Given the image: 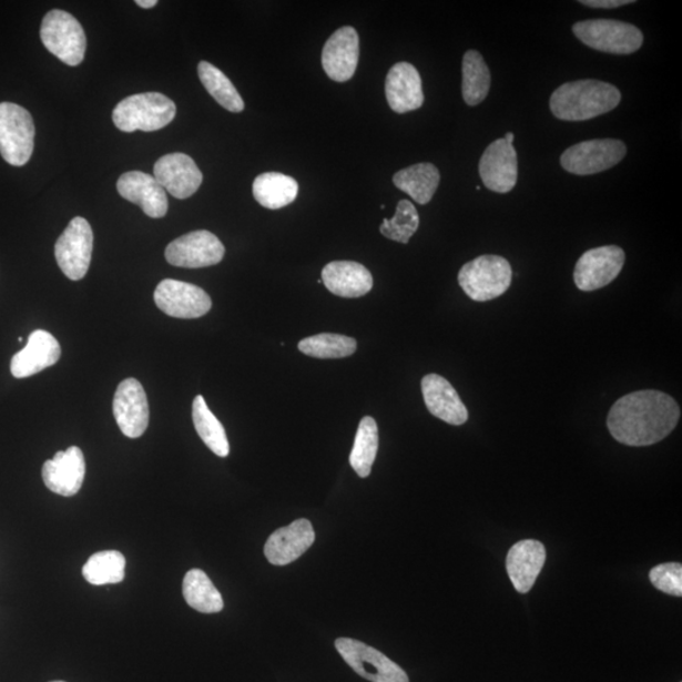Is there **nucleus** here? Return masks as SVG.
<instances>
[{
    "label": "nucleus",
    "instance_id": "29",
    "mask_svg": "<svg viewBox=\"0 0 682 682\" xmlns=\"http://www.w3.org/2000/svg\"><path fill=\"white\" fill-rule=\"evenodd\" d=\"M490 71L481 54L470 50L462 58V98L469 106L483 102L490 89Z\"/></svg>",
    "mask_w": 682,
    "mask_h": 682
},
{
    "label": "nucleus",
    "instance_id": "40",
    "mask_svg": "<svg viewBox=\"0 0 682 682\" xmlns=\"http://www.w3.org/2000/svg\"><path fill=\"white\" fill-rule=\"evenodd\" d=\"M18 342H20V343H22V342H23L22 336H20V338H18Z\"/></svg>",
    "mask_w": 682,
    "mask_h": 682
},
{
    "label": "nucleus",
    "instance_id": "39",
    "mask_svg": "<svg viewBox=\"0 0 682 682\" xmlns=\"http://www.w3.org/2000/svg\"><path fill=\"white\" fill-rule=\"evenodd\" d=\"M505 140H506L508 143L513 144V141H515V134H513L512 132H508V133L505 135Z\"/></svg>",
    "mask_w": 682,
    "mask_h": 682
},
{
    "label": "nucleus",
    "instance_id": "26",
    "mask_svg": "<svg viewBox=\"0 0 682 682\" xmlns=\"http://www.w3.org/2000/svg\"><path fill=\"white\" fill-rule=\"evenodd\" d=\"M397 189L411 196L417 204L431 202L440 184V172L432 163H418L398 171L394 176Z\"/></svg>",
    "mask_w": 682,
    "mask_h": 682
},
{
    "label": "nucleus",
    "instance_id": "24",
    "mask_svg": "<svg viewBox=\"0 0 682 682\" xmlns=\"http://www.w3.org/2000/svg\"><path fill=\"white\" fill-rule=\"evenodd\" d=\"M546 550L540 541L523 540L509 550L507 571L518 593L526 594L532 589L544 566Z\"/></svg>",
    "mask_w": 682,
    "mask_h": 682
},
{
    "label": "nucleus",
    "instance_id": "18",
    "mask_svg": "<svg viewBox=\"0 0 682 682\" xmlns=\"http://www.w3.org/2000/svg\"><path fill=\"white\" fill-rule=\"evenodd\" d=\"M359 35L353 27H342L330 35L323 50V68L326 75L345 83L356 74L359 62Z\"/></svg>",
    "mask_w": 682,
    "mask_h": 682
},
{
    "label": "nucleus",
    "instance_id": "23",
    "mask_svg": "<svg viewBox=\"0 0 682 682\" xmlns=\"http://www.w3.org/2000/svg\"><path fill=\"white\" fill-rule=\"evenodd\" d=\"M425 405L441 421L460 426L468 421V409L450 381L439 375H427L421 380Z\"/></svg>",
    "mask_w": 682,
    "mask_h": 682
},
{
    "label": "nucleus",
    "instance_id": "22",
    "mask_svg": "<svg viewBox=\"0 0 682 682\" xmlns=\"http://www.w3.org/2000/svg\"><path fill=\"white\" fill-rule=\"evenodd\" d=\"M60 357L61 347L57 338L49 332L34 330L26 347L12 358L11 371L18 379L29 378L54 366Z\"/></svg>",
    "mask_w": 682,
    "mask_h": 682
},
{
    "label": "nucleus",
    "instance_id": "2",
    "mask_svg": "<svg viewBox=\"0 0 682 682\" xmlns=\"http://www.w3.org/2000/svg\"><path fill=\"white\" fill-rule=\"evenodd\" d=\"M621 91L599 80H578L553 91L550 109L560 121L583 122L612 112L621 103Z\"/></svg>",
    "mask_w": 682,
    "mask_h": 682
},
{
    "label": "nucleus",
    "instance_id": "14",
    "mask_svg": "<svg viewBox=\"0 0 682 682\" xmlns=\"http://www.w3.org/2000/svg\"><path fill=\"white\" fill-rule=\"evenodd\" d=\"M113 413L121 431L130 439L141 438L150 424L147 395L140 380L124 379L118 386L113 401Z\"/></svg>",
    "mask_w": 682,
    "mask_h": 682
},
{
    "label": "nucleus",
    "instance_id": "11",
    "mask_svg": "<svg viewBox=\"0 0 682 682\" xmlns=\"http://www.w3.org/2000/svg\"><path fill=\"white\" fill-rule=\"evenodd\" d=\"M224 244L211 232L196 231L180 236L167 245L165 256L170 265L181 268H204L224 258Z\"/></svg>",
    "mask_w": 682,
    "mask_h": 682
},
{
    "label": "nucleus",
    "instance_id": "8",
    "mask_svg": "<svg viewBox=\"0 0 682 682\" xmlns=\"http://www.w3.org/2000/svg\"><path fill=\"white\" fill-rule=\"evenodd\" d=\"M627 154V145L620 140H591L571 145L562 153L563 170L577 176H589L611 170Z\"/></svg>",
    "mask_w": 682,
    "mask_h": 682
},
{
    "label": "nucleus",
    "instance_id": "10",
    "mask_svg": "<svg viewBox=\"0 0 682 682\" xmlns=\"http://www.w3.org/2000/svg\"><path fill=\"white\" fill-rule=\"evenodd\" d=\"M335 648L357 674L371 682H409L403 668L386 654L358 640L342 637Z\"/></svg>",
    "mask_w": 682,
    "mask_h": 682
},
{
    "label": "nucleus",
    "instance_id": "21",
    "mask_svg": "<svg viewBox=\"0 0 682 682\" xmlns=\"http://www.w3.org/2000/svg\"><path fill=\"white\" fill-rule=\"evenodd\" d=\"M386 98L390 109L398 114L414 112L423 106V80L411 63L398 62L390 68L386 79Z\"/></svg>",
    "mask_w": 682,
    "mask_h": 682
},
{
    "label": "nucleus",
    "instance_id": "3",
    "mask_svg": "<svg viewBox=\"0 0 682 682\" xmlns=\"http://www.w3.org/2000/svg\"><path fill=\"white\" fill-rule=\"evenodd\" d=\"M175 116L176 104L160 93L125 98L113 111V122L116 129L126 133L154 132L165 129Z\"/></svg>",
    "mask_w": 682,
    "mask_h": 682
},
{
    "label": "nucleus",
    "instance_id": "27",
    "mask_svg": "<svg viewBox=\"0 0 682 682\" xmlns=\"http://www.w3.org/2000/svg\"><path fill=\"white\" fill-rule=\"evenodd\" d=\"M298 195V184L293 177L278 172H266L253 182V196L263 207L277 211L294 203Z\"/></svg>",
    "mask_w": 682,
    "mask_h": 682
},
{
    "label": "nucleus",
    "instance_id": "1",
    "mask_svg": "<svg viewBox=\"0 0 682 682\" xmlns=\"http://www.w3.org/2000/svg\"><path fill=\"white\" fill-rule=\"evenodd\" d=\"M681 416L674 398L660 390H637L618 399L609 411L607 426L613 438L627 447H650L675 430Z\"/></svg>",
    "mask_w": 682,
    "mask_h": 682
},
{
    "label": "nucleus",
    "instance_id": "5",
    "mask_svg": "<svg viewBox=\"0 0 682 682\" xmlns=\"http://www.w3.org/2000/svg\"><path fill=\"white\" fill-rule=\"evenodd\" d=\"M44 48L69 67L83 62L86 51V34L74 16L53 9L44 16L41 24Z\"/></svg>",
    "mask_w": 682,
    "mask_h": 682
},
{
    "label": "nucleus",
    "instance_id": "13",
    "mask_svg": "<svg viewBox=\"0 0 682 682\" xmlns=\"http://www.w3.org/2000/svg\"><path fill=\"white\" fill-rule=\"evenodd\" d=\"M162 313L177 318H197L211 312L212 298L203 288L176 279H163L154 291Z\"/></svg>",
    "mask_w": 682,
    "mask_h": 682
},
{
    "label": "nucleus",
    "instance_id": "33",
    "mask_svg": "<svg viewBox=\"0 0 682 682\" xmlns=\"http://www.w3.org/2000/svg\"><path fill=\"white\" fill-rule=\"evenodd\" d=\"M378 447L379 435L375 418L369 416L362 418L349 458L352 468L360 478H367L370 475Z\"/></svg>",
    "mask_w": 682,
    "mask_h": 682
},
{
    "label": "nucleus",
    "instance_id": "12",
    "mask_svg": "<svg viewBox=\"0 0 682 682\" xmlns=\"http://www.w3.org/2000/svg\"><path fill=\"white\" fill-rule=\"evenodd\" d=\"M625 262V253L617 245L593 248L583 254L577 262L574 282L584 293L600 289L613 282L620 275Z\"/></svg>",
    "mask_w": 682,
    "mask_h": 682
},
{
    "label": "nucleus",
    "instance_id": "15",
    "mask_svg": "<svg viewBox=\"0 0 682 682\" xmlns=\"http://www.w3.org/2000/svg\"><path fill=\"white\" fill-rule=\"evenodd\" d=\"M86 464L83 451L71 447L59 451L51 460L43 464V483L51 492L62 497H72L84 485Z\"/></svg>",
    "mask_w": 682,
    "mask_h": 682
},
{
    "label": "nucleus",
    "instance_id": "17",
    "mask_svg": "<svg viewBox=\"0 0 682 682\" xmlns=\"http://www.w3.org/2000/svg\"><path fill=\"white\" fill-rule=\"evenodd\" d=\"M153 172L159 184L180 200L193 196L203 184L202 171L195 161L184 153H171L161 157Z\"/></svg>",
    "mask_w": 682,
    "mask_h": 682
},
{
    "label": "nucleus",
    "instance_id": "25",
    "mask_svg": "<svg viewBox=\"0 0 682 682\" xmlns=\"http://www.w3.org/2000/svg\"><path fill=\"white\" fill-rule=\"evenodd\" d=\"M323 282L332 294L344 298H358L370 293L371 273L353 261H335L323 269Z\"/></svg>",
    "mask_w": 682,
    "mask_h": 682
},
{
    "label": "nucleus",
    "instance_id": "19",
    "mask_svg": "<svg viewBox=\"0 0 682 682\" xmlns=\"http://www.w3.org/2000/svg\"><path fill=\"white\" fill-rule=\"evenodd\" d=\"M314 542V527L302 518L273 532L265 544V554L272 566L285 567L302 558Z\"/></svg>",
    "mask_w": 682,
    "mask_h": 682
},
{
    "label": "nucleus",
    "instance_id": "36",
    "mask_svg": "<svg viewBox=\"0 0 682 682\" xmlns=\"http://www.w3.org/2000/svg\"><path fill=\"white\" fill-rule=\"evenodd\" d=\"M654 588L669 596L682 597V567L679 562L661 563L650 571Z\"/></svg>",
    "mask_w": 682,
    "mask_h": 682
},
{
    "label": "nucleus",
    "instance_id": "34",
    "mask_svg": "<svg viewBox=\"0 0 682 682\" xmlns=\"http://www.w3.org/2000/svg\"><path fill=\"white\" fill-rule=\"evenodd\" d=\"M298 349L317 359H339L353 356L357 350V342L349 336L325 333L299 342Z\"/></svg>",
    "mask_w": 682,
    "mask_h": 682
},
{
    "label": "nucleus",
    "instance_id": "38",
    "mask_svg": "<svg viewBox=\"0 0 682 682\" xmlns=\"http://www.w3.org/2000/svg\"><path fill=\"white\" fill-rule=\"evenodd\" d=\"M135 4L144 9H150L157 6V0H136Z\"/></svg>",
    "mask_w": 682,
    "mask_h": 682
},
{
    "label": "nucleus",
    "instance_id": "6",
    "mask_svg": "<svg viewBox=\"0 0 682 682\" xmlns=\"http://www.w3.org/2000/svg\"><path fill=\"white\" fill-rule=\"evenodd\" d=\"M35 129L27 109L0 103V154L9 165L24 166L32 157Z\"/></svg>",
    "mask_w": 682,
    "mask_h": 682
},
{
    "label": "nucleus",
    "instance_id": "35",
    "mask_svg": "<svg viewBox=\"0 0 682 682\" xmlns=\"http://www.w3.org/2000/svg\"><path fill=\"white\" fill-rule=\"evenodd\" d=\"M420 226V216L409 200H401L393 220H385L379 231L390 241L407 244Z\"/></svg>",
    "mask_w": 682,
    "mask_h": 682
},
{
    "label": "nucleus",
    "instance_id": "9",
    "mask_svg": "<svg viewBox=\"0 0 682 682\" xmlns=\"http://www.w3.org/2000/svg\"><path fill=\"white\" fill-rule=\"evenodd\" d=\"M93 247L94 234L89 222L84 217H74L54 245V257L63 275L71 281L83 279L90 267Z\"/></svg>",
    "mask_w": 682,
    "mask_h": 682
},
{
    "label": "nucleus",
    "instance_id": "41",
    "mask_svg": "<svg viewBox=\"0 0 682 682\" xmlns=\"http://www.w3.org/2000/svg\"><path fill=\"white\" fill-rule=\"evenodd\" d=\"M51 682H65V681H51Z\"/></svg>",
    "mask_w": 682,
    "mask_h": 682
},
{
    "label": "nucleus",
    "instance_id": "20",
    "mask_svg": "<svg viewBox=\"0 0 682 682\" xmlns=\"http://www.w3.org/2000/svg\"><path fill=\"white\" fill-rule=\"evenodd\" d=\"M118 193L140 205L145 215L160 220L169 212V199L156 179L141 171H130L118 180Z\"/></svg>",
    "mask_w": 682,
    "mask_h": 682
},
{
    "label": "nucleus",
    "instance_id": "30",
    "mask_svg": "<svg viewBox=\"0 0 682 682\" xmlns=\"http://www.w3.org/2000/svg\"><path fill=\"white\" fill-rule=\"evenodd\" d=\"M193 421L197 435L206 447L217 457L226 458L231 452V447L224 426L207 407L203 396H197L194 399Z\"/></svg>",
    "mask_w": 682,
    "mask_h": 682
},
{
    "label": "nucleus",
    "instance_id": "31",
    "mask_svg": "<svg viewBox=\"0 0 682 682\" xmlns=\"http://www.w3.org/2000/svg\"><path fill=\"white\" fill-rule=\"evenodd\" d=\"M197 72L207 93L226 111L232 113L244 111V102L238 90L235 89L222 70L212 65L211 62L202 61L199 63Z\"/></svg>",
    "mask_w": 682,
    "mask_h": 682
},
{
    "label": "nucleus",
    "instance_id": "32",
    "mask_svg": "<svg viewBox=\"0 0 682 682\" xmlns=\"http://www.w3.org/2000/svg\"><path fill=\"white\" fill-rule=\"evenodd\" d=\"M125 563L120 551H100L91 554L83 568V576L91 586L120 584L125 578Z\"/></svg>",
    "mask_w": 682,
    "mask_h": 682
},
{
    "label": "nucleus",
    "instance_id": "7",
    "mask_svg": "<svg viewBox=\"0 0 682 682\" xmlns=\"http://www.w3.org/2000/svg\"><path fill=\"white\" fill-rule=\"evenodd\" d=\"M577 39L588 48L612 54H631L641 49L643 33L631 23L589 20L572 26Z\"/></svg>",
    "mask_w": 682,
    "mask_h": 682
},
{
    "label": "nucleus",
    "instance_id": "16",
    "mask_svg": "<svg viewBox=\"0 0 682 682\" xmlns=\"http://www.w3.org/2000/svg\"><path fill=\"white\" fill-rule=\"evenodd\" d=\"M479 175L486 187L507 194L517 184L518 162L513 144L500 139L489 144L479 162Z\"/></svg>",
    "mask_w": 682,
    "mask_h": 682
},
{
    "label": "nucleus",
    "instance_id": "37",
    "mask_svg": "<svg viewBox=\"0 0 682 682\" xmlns=\"http://www.w3.org/2000/svg\"><path fill=\"white\" fill-rule=\"evenodd\" d=\"M579 3L590 8L613 9L634 2L633 0H581Z\"/></svg>",
    "mask_w": 682,
    "mask_h": 682
},
{
    "label": "nucleus",
    "instance_id": "4",
    "mask_svg": "<svg viewBox=\"0 0 682 682\" xmlns=\"http://www.w3.org/2000/svg\"><path fill=\"white\" fill-rule=\"evenodd\" d=\"M512 276V267L506 258L487 254L464 265L458 281L472 302L486 303L506 294Z\"/></svg>",
    "mask_w": 682,
    "mask_h": 682
},
{
    "label": "nucleus",
    "instance_id": "28",
    "mask_svg": "<svg viewBox=\"0 0 682 682\" xmlns=\"http://www.w3.org/2000/svg\"><path fill=\"white\" fill-rule=\"evenodd\" d=\"M182 594L186 603L200 613L213 614L223 611V597L203 570L193 569L187 572L182 583Z\"/></svg>",
    "mask_w": 682,
    "mask_h": 682
}]
</instances>
